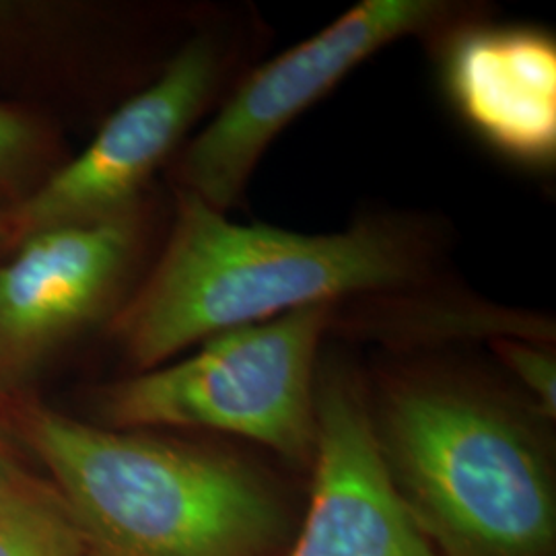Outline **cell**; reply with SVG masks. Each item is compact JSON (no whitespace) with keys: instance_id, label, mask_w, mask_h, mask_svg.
I'll return each instance as SVG.
<instances>
[{"instance_id":"cell-2","label":"cell","mask_w":556,"mask_h":556,"mask_svg":"<svg viewBox=\"0 0 556 556\" xmlns=\"http://www.w3.org/2000/svg\"><path fill=\"white\" fill-rule=\"evenodd\" d=\"M379 456L435 556H556L546 418L493 381L397 365L367 381Z\"/></svg>"},{"instance_id":"cell-14","label":"cell","mask_w":556,"mask_h":556,"mask_svg":"<svg viewBox=\"0 0 556 556\" xmlns=\"http://www.w3.org/2000/svg\"><path fill=\"white\" fill-rule=\"evenodd\" d=\"M20 450L17 441L11 438L9 431L0 425V495L27 468L23 457L20 456Z\"/></svg>"},{"instance_id":"cell-3","label":"cell","mask_w":556,"mask_h":556,"mask_svg":"<svg viewBox=\"0 0 556 556\" xmlns=\"http://www.w3.org/2000/svg\"><path fill=\"white\" fill-rule=\"evenodd\" d=\"M417 268L408 239L383 225L319 236L241 225L176 188L169 238L153 270L110 319L112 334L132 374L149 371L233 328L397 289Z\"/></svg>"},{"instance_id":"cell-12","label":"cell","mask_w":556,"mask_h":556,"mask_svg":"<svg viewBox=\"0 0 556 556\" xmlns=\"http://www.w3.org/2000/svg\"><path fill=\"white\" fill-rule=\"evenodd\" d=\"M68 157L54 114L0 100V202L29 199Z\"/></svg>"},{"instance_id":"cell-10","label":"cell","mask_w":556,"mask_h":556,"mask_svg":"<svg viewBox=\"0 0 556 556\" xmlns=\"http://www.w3.org/2000/svg\"><path fill=\"white\" fill-rule=\"evenodd\" d=\"M101 17L87 2L0 0V100L52 114L85 75Z\"/></svg>"},{"instance_id":"cell-8","label":"cell","mask_w":556,"mask_h":556,"mask_svg":"<svg viewBox=\"0 0 556 556\" xmlns=\"http://www.w3.org/2000/svg\"><path fill=\"white\" fill-rule=\"evenodd\" d=\"M309 498L287 556H435L379 456L367 379L328 358L316 381Z\"/></svg>"},{"instance_id":"cell-6","label":"cell","mask_w":556,"mask_h":556,"mask_svg":"<svg viewBox=\"0 0 556 556\" xmlns=\"http://www.w3.org/2000/svg\"><path fill=\"white\" fill-rule=\"evenodd\" d=\"M223 50L208 34L184 41L160 75L116 108L79 155L13 206L17 241L59 225L118 219L139 211L149 179L211 103Z\"/></svg>"},{"instance_id":"cell-1","label":"cell","mask_w":556,"mask_h":556,"mask_svg":"<svg viewBox=\"0 0 556 556\" xmlns=\"http://www.w3.org/2000/svg\"><path fill=\"white\" fill-rule=\"evenodd\" d=\"M0 425L59 489L89 556H287L303 505L256 457L172 431L112 429L34 392H0Z\"/></svg>"},{"instance_id":"cell-4","label":"cell","mask_w":556,"mask_h":556,"mask_svg":"<svg viewBox=\"0 0 556 556\" xmlns=\"http://www.w3.org/2000/svg\"><path fill=\"white\" fill-rule=\"evenodd\" d=\"M332 312L319 303L233 328L188 357L105 383L93 396L91 420L112 429L245 439L309 475L319 342Z\"/></svg>"},{"instance_id":"cell-15","label":"cell","mask_w":556,"mask_h":556,"mask_svg":"<svg viewBox=\"0 0 556 556\" xmlns=\"http://www.w3.org/2000/svg\"><path fill=\"white\" fill-rule=\"evenodd\" d=\"M13 206L15 204L0 202V262L17 243L15 220H13Z\"/></svg>"},{"instance_id":"cell-5","label":"cell","mask_w":556,"mask_h":556,"mask_svg":"<svg viewBox=\"0 0 556 556\" xmlns=\"http://www.w3.org/2000/svg\"><path fill=\"white\" fill-rule=\"evenodd\" d=\"M447 11L438 0H363L260 66L184 149L176 169L179 190L225 213L268 144L301 112L383 46L435 25Z\"/></svg>"},{"instance_id":"cell-9","label":"cell","mask_w":556,"mask_h":556,"mask_svg":"<svg viewBox=\"0 0 556 556\" xmlns=\"http://www.w3.org/2000/svg\"><path fill=\"white\" fill-rule=\"evenodd\" d=\"M445 85L464 119L501 153L546 163L556 151V46L532 29H477L454 41Z\"/></svg>"},{"instance_id":"cell-13","label":"cell","mask_w":556,"mask_h":556,"mask_svg":"<svg viewBox=\"0 0 556 556\" xmlns=\"http://www.w3.org/2000/svg\"><path fill=\"white\" fill-rule=\"evenodd\" d=\"M493 349L528 392L530 404L546 420L556 417V358L544 346L526 342L521 338L501 337L493 340Z\"/></svg>"},{"instance_id":"cell-7","label":"cell","mask_w":556,"mask_h":556,"mask_svg":"<svg viewBox=\"0 0 556 556\" xmlns=\"http://www.w3.org/2000/svg\"><path fill=\"white\" fill-rule=\"evenodd\" d=\"M139 248V211L15 243L0 262V392L25 390L68 342L114 318Z\"/></svg>"},{"instance_id":"cell-11","label":"cell","mask_w":556,"mask_h":556,"mask_svg":"<svg viewBox=\"0 0 556 556\" xmlns=\"http://www.w3.org/2000/svg\"><path fill=\"white\" fill-rule=\"evenodd\" d=\"M0 556H89L59 489L31 468L0 495Z\"/></svg>"}]
</instances>
